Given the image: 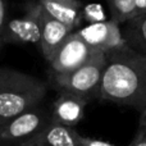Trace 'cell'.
I'll list each match as a JSON object with an SVG mask.
<instances>
[{"label": "cell", "instance_id": "cell-19", "mask_svg": "<svg viewBox=\"0 0 146 146\" xmlns=\"http://www.w3.org/2000/svg\"><path fill=\"white\" fill-rule=\"evenodd\" d=\"M145 110H146V109H145Z\"/></svg>", "mask_w": 146, "mask_h": 146}, {"label": "cell", "instance_id": "cell-15", "mask_svg": "<svg viewBox=\"0 0 146 146\" xmlns=\"http://www.w3.org/2000/svg\"><path fill=\"white\" fill-rule=\"evenodd\" d=\"M128 146H146V110L141 113L137 132Z\"/></svg>", "mask_w": 146, "mask_h": 146}, {"label": "cell", "instance_id": "cell-9", "mask_svg": "<svg viewBox=\"0 0 146 146\" xmlns=\"http://www.w3.org/2000/svg\"><path fill=\"white\" fill-rule=\"evenodd\" d=\"M40 19H41L40 49H41V53H42L45 60L49 62L51 59V56L55 54V51L62 46V44L74 31L71 30L64 23L59 22L54 17H51L42 7L40 8Z\"/></svg>", "mask_w": 146, "mask_h": 146}, {"label": "cell", "instance_id": "cell-11", "mask_svg": "<svg viewBox=\"0 0 146 146\" xmlns=\"http://www.w3.org/2000/svg\"><path fill=\"white\" fill-rule=\"evenodd\" d=\"M38 4L55 19L71 30L80 28L83 21V5L80 0H37Z\"/></svg>", "mask_w": 146, "mask_h": 146}, {"label": "cell", "instance_id": "cell-5", "mask_svg": "<svg viewBox=\"0 0 146 146\" xmlns=\"http://www.w3.org/2000/svg\"><path fill=\"white\" fill-rule=\"evenodd\" d=\"M41 5L30 1L23 17L8 21L4 28V44H36L41 42Z\"/></svg>", "mask_w": 146, "mask_h": 146}, {"label": "cell", "instance_id": "cell-17", "mask_svg": "<svg viewBox=\"0 0 146 146\" xmlns=\"http://www.w3.org/2000/svg\"><path fill=\"white\" fill-rule=\"evenodd\" d=\"M81 146H117V145L103 141V140H96V139H92V137H87L81 135Z\"/></svg>", "mask_w": 146, "mask_h": 146}, {"label": "cell", "instance_id": "cell-12", "mask_svg": "<svg viewBox=\"0 0 146 146\" xmlns=\"http://www.w3.org/2000/svg\"><path fill=\"white\" fill-rule=\"evenodd\" d=\"M122 33L127 46L146 55V12L123 23Z\"/></svg>", "mask_w": 146, "mask_h": 146}, {"label": "cell", "instance_id": "cell-7", "mask_svg": "<svg viewBox=\"0 0 146 146\" xmlns=\"http://www.w3.org/2000/svg\"><path fill=\"white\" fill-rule=\"evenodd\" d=\"M76 32L91 49L100 53L108 54L127 45L122 33L121 25L111 19L105 22L90 23Z\"/></svg>", "mask_w": 146, "mask_h": 146}, {"label": "cell", "instance_id": "cell-8", "mask_svg": "<svg viewBox=\"0 0 146 146\" xmlns=\"http://www.w3.org/2000/svg\"><path fill=\"white\" fill-rule=\"evenodd\" d=\"M87 99L81 98L72 92L59 91L58 98L51 105V121L74 128L85 117Z\"/></svg>", "mask_w": 146, "mask_h": 146}, {"label": "cell", "instance_id": "cell-3", "mask_svg": "<svg viewBox=\"0 0 146 146\" xmlns=\"http://www.w3.org/2000/svg\"><path fill=\"white\" fill-rule=\"evenodd\" d=\"M108 58L105 53H95L85 64L69 73H51V80L59 91L72 92L91 101L100 96L101 82L105 72Z\"/></svg>", "mask_w": 146, "mask_h": 146}, {"label": "cell", "instance_id": "cell-1", "mask_svg": "<svg viewBox=\"0 0 146 146\" xmlns=\"http://www.w3.org/2000/svg\"><path fill=\"white\" fill-rule=\"evenodd\" d=\"M106 58L99 99L142 113L146 109V55L126 45L108 53Z\"/></svg>", "mask_w": 146, "mask_h": 146}, {"label": "cell", "instance_id": "cell-18", "mask_svg": "<svg viewBox=\"0 0 146 146\" xmlns=\"http://www.w3.org/2000/svg\"><path fill=\"white\" fill-rule=\"evenodd\" d=\"M146 12V0H137L136 1V15ZM135 15V17H136Z\"/></svg>", "mask_w": 146, "mask_h": 146}, {"label": "cell", "instance_id": "cell-16", "mask_svg": "<svg viewBox=\"0 0 146 146\" xmlns=\"http://www.w3.org/2000/svg\"><path fill=\"white\" fill-rule=\"evenodd\" d=\"M7 12H8L7 0H0V50H1L3 45H4V28L8 22Z\"/></svg>", "mask_w": 146, "mask_h": 146}, {"label": "cell", "instance_id": "cell-14", "mask_svg": "<svg viewBox=\"0 0 146 146\" xmlns=\"http://www.w3.org/2000/svg\"><path fill=\"white\" fill-rule=\"evenodd\" d=\"M83 21H87L88 23L105 22L106 17L103 7L99 4H88L83 7Z\"/></svg>", "mask_w": 146, "mask_h": 146}, {"label": "cell", "instance_id": "cell-10", "mask_svg": "<svg viewBox=\"0 0 146 146\" xmlns=\"http://www.w3.org/2000/svg\"><path fill=\"white\" fill-rule=\"evenodd\" d=\"M19 146H81V135L72 127L50 121L38 133Z\"/></svg>", "mask_w": 146, "mask_h": 146}, {"label": "cell", "instance_id": "cell-2", "mask_svg": "<svg viewBox=\"0 0 146 146\" xmlns=\"http://www.w3.org/2000/svg\"><path fill=\"white\" fill-rule=\"evenodd\" d=\"M48 92V85L40 78L0 68V126L9 119L40 105Z\"/></svg>", "mask_w": 146, "mask_h": 146}, {"label": "cell", "instance_id": "cell-4", "mask_svg": "<svg viewBox=\"0 0 146 146\" xmlns=\"http://www.w3.org/2000/svg\"><path fill=\"white\" fill-rule=\"evenodd\" d=\"M51 121V110L37 105L0 126V146H19Z\"/></svg>", "mask_w": 146, "mask_h": 146}, {"label": "cell", "instance_id": "cell-13", "mask_svg": "<svg viewBox=\"0 0 146 146\" xmlns=\"http://www.w3.org/2000/svg\"><path fill=\"white\" fill-rule=\"evenodd\" d=\"M136 1L137 0H106L110 9L111 21L123 25L132 19L136 15Z\"/></svg>", "mask_w": 146, "mask_h": 146}, {"label": "cell", "instance_id": "cell-6", "mask_svg": "<svg viewBox=\"0 0 146 146\" xmlns=\"http://www.w3.org/2000/svg\"><path fill=\"white\" fill-rule=\"evenodd\" d=\"M95 53L98 51L91 49L74 31L62 44V46L55 51L48 63L50 66L51 73L63 74L80 68Z\"/></svg>", "mask_w": 146, "mask_h": 146}]
</instances>
